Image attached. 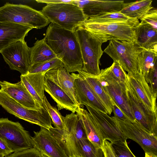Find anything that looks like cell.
Wrapping results in <instances>:
<instances>
[{"label":"cell","instance_id":"cell-1","mask_svg":"<svg viewBox=\"0 0 157 157\" xmlns=\"http://www.w3.org/2000/svg\"><path fill=\"white\" fill-rule=\"evenodd\" d=\"M44 38L68 72L82 71L83 63L79 44L74 32L51 23Z\"/></svg>","mask_w":157,"mask_h":157},{"label":"cell","instance_id":"cell-2","mask_svg":"<svg viewBox=\"0 0 157 157\" xmlns=\"http://www.w3.org/2000/svg\"><path fill=\"white\" fill-rule=\"evenodd\" d=\"M48 130L68 157H80L78 142L81 139L87 137L82 122L76 114L72 113L66 115L63 129L52 126Z\"/></svg>","mask_w":157,"mask_h":157},{"label":"cell","instance_id":"cell-3","mask_svg":"<svg viewBox=\"0 0 157 157\" xmlns=\"http://www.w3.org/2000/svg\"><path fill=\"white\" fill-rule=\"evenodd\" d=\"M74 33L78 39L83 62L82 71L89 75L98 76L100 73V59L104 51L101 45L104 43L91 33L81 27Z\"/></svg>","mask_w":157,"mask_h":157},{"label":"cell","instance_id":"cell-4","mask_svg":"<svg viewBox=\"0 0 157 157\" xmlns=\"http://www.w3.org/2000/svg\"><path fill=\"white\" fill-rule=\"evenodd\" d=\"M40 11L51 23L74 32L88 18L77 5L69 3L46 4Z\"/></svg>","mask_w":157,"mask_h":157},{"label":"cell","instance_id":"cell-5","mask_svg":"<svg viewBox=\"0 0 157 157\" xmlns=\"http://www.w3.org/2000/svg\"><path fill=\"white\" fill-rule=\"evenodd\" d=\"M144 49L135 41L112 40L104 51L113 62H118L128 74H134L139 71L141 54Z\"/></svg>","mask_w":157,"mask_h":157},{"label":"cell","instance_id":"cell-6","mask_svg":"<svg viewBox=\"0 0 157 157\" xmlns=\"http://www.w3.org/2000/svg\"><path fill=\"white\" fill-rule=\"evenodd\" d=\"M0 22H10L40 29L50 22L40 11L21 4L6 2L0 7Z\"/></svg>","mask_w":157,"mask_h":157},{"label":"cell","instance_id":"cell-7","mask_svg":"<svg viewBox=\"0 0 157 157\" xmlns=\"http://www.w3.org/2000/svg\"><path fill=\"white\" fill-rule=\"evenodd\" d=\"M136 25L128 22L98 23L86 20L79 27L90 32L105 43L112 40L135 41L134 27Z\"/></svg>","mask_w":157,"mask_h":157},{"label":"cell","instance_id":"cell-8","mask_svg":"<svg viewBox=\"0 0 157 157\" xmlns=\"http://www.w3.org/2000/svg\"><path fill=\"white\" fill-rule=\"evenodd\" d=\"M0 105L17 118L36 124L48 130L52 126L48 113L43 107L38 110L25 108L0 89Z\"/></svg>","mask_w":157,"mask_h":157},{"label":"cell","instance_id":"cell-9","mask_svg":"<svg viewBox=\"0 0 157 157\" xmlns=\"http://www.w3.org/2000/svg\"><path fill=\"white\" fill-rule=\"evenodd\" d=\"M0 138L14 152L34 148L33 137L19 122L0 118Z\"/></svg>","mask_w":157,"mask_h":157},{"label":"cell","instance_id":"cell-10","mask_svg":"<svg viewBox=\"0 0 157 157\" xmlns=\"http://www.w3.org/2000/svg\"><path fill=\"white\" fill-rule=\"evenodd\" d=\"M101 86L108 95L131 122L135 120L130 107L126 93V88L121 84L112 73L111 66L100 70L97 76Z\"/></svg>","mask_w":157,"mask_h":157},{"label":"cell","instance_id":"cell-11","mask_svg":"<svg viewBox=\"0 0 157 157\" xmlns=\"http://www.w3.org/2000/svg\"><path fill=\"white\" fill-rule=\"evenodd\" d=\"M0 52L11 69L18 71L22 75L29 73L31 66L30 51L25 40L12 43Z\"/></svg>","mask_w":157,"mask_h":157},{"label":"cell","instance_id":"cell-12","mask_svg":"<svg viewBox=\"0 0 157 157\" xmlns=\"http://www.w3.org/2000/svg\"><path fill=\"white\" fill-rule=\"evenodd\" d=\"M123 134L138 143L145 153L157 155V137L151 135L136 120L123 121L114 117Z\"/></svg>","mask_w":157,"mask_h":157},{"label":"cell","instance_id":"cell-13","mask_svg":"<svg viewBox=\"0 0 157 157\" xmlns=\"http://www.w3.org/2000/svg\"><path fill=\"white\" fill-rule=\"evenodd\" d=\"M126 93L135 119L150 133L157 137V114L148 110L129 83Z\"/></svg>","mask_w":157,"mask_h":157},{"label":"cell","instance_id":"cell-14","mask_svg":"<svg viewBox=\"0 0 157 157\" xmlns=\"http://www.w3.org/2000/svg\"><path fill=\"white\" fill-rule=\"evenodd\" d=\"M92 117L97 129L104 140L111 142L117 140L125 142L127 138L123 134L114 117L85 105Z\"/></svg>","mask_w":157,"mask_h":157},{"label":"cell","instance_id":"cell-15","mask_svg":"<svg viewBox=\"0 0 157 157\" xmlns=\"http://www.w3.org/2000/svg\"><path fill=\"white\" fill-rule=\"evenodd\" d=\"M88 18L104 13L119 12L126 5L123 1L74 0Z\"/></svg>","mask_w":157,"mask_h":157},{"label":"cell","instance_id":"cell-16","mask_svg":"<svg viewBox=\"0 0 157 157\" xmlns=\"http://www.w3.org/2000/svg\"><path fill=\"white\" fill-rule=\"evenodd\" d=\"M129 84L146 108L157 113L156 97L154 94L142 73L128 74Z\"/></svg>","mask_w":157,"mask_h":157},{"label":"cell","instance_id":"cell-17","mask_svg":"<svg viewBox=\"0 0 157 157\" xmlns=\"http://www.w3.org/2000/svg\"><path fill=\"white\" fill-rule=\"evenodd\" d=\"M34 148L42 154L48 157H68L48 130L40 127L39 131H34Z\"/></svg>","mask_w":157,"mask_h":157},{"label":"cell","instance_id":"cell-18","mask_svg":"<svg viewBox=\"0 0 157 157\" xmlns=\"http://www.w3.org/2000/svg\"><path fill=\"white\" fill-rule=\"evenodd\" d=\"M0 86L5 93L26 108L38 110L43 107L33 98L21 80L12 83L0 80Z\"/></svg>","mask_w":157,"mask_h":157},{"label":"cell","instance_id":"cell-19","mask_svg":"<svg viewBox=\"0 0 157 157\" xmlns=\"http://www.w3.org/2000/svg\"><path fill=\"white\" fill-rule=\"evenodd\" d=\"M74 85L76 99L80 106L82 105H88L107 114L106 109L92 88L80 75L79 77L75 80Z\"/></svg>","mask_w":157,"mask_h":157},{"label":"cell","instance_id":"cell-20","mask_svg":"<svg viewBox=\"0 0 157 157\" xmlns=\"http://www.w3.org/2000/svg\"><path fill=\"white\" fill-rule=\"evenodd\" d=\"M45 77L56 84L76 103L79 105L74 85L75 80L79 77V74L72 73L71 74L63 67H62L48 71L45 74Z\"/></svg>","mask_w":157,"mask_h":157},{"label":"cell","instance_id":"cell-21","mask_svg":"<svg viewBox=\"0 0 157 157\" xmlns=\"http://www.w3.org/2000/svg\"><path fill=\"white\" fill-rule=\"evenodd\" d=\"M32 29L13 23L0 22V52L12 43L24 40Z\"/></svg>","mask_w":157,"mask_h":157},{"label":"cell","instance_id":"cell-22","mask_svg":"<svg viewBox=\"0 0 157 157\" xmlns=\"http://www.w3.org/2000/svg\"><path fill=\"white\" fill-rule=\"evenodd\" d=\"M135 42L144 49L157 54V30L142 22L134 27Z\"/></svg>","mask_w":157,"mask_h":157},{"label":"cell","instance_id":"cell-23","mask_svg":"<svg viewBox=\"0 0 157 157\" xmlns=\"http://www.w3.org/2000/svg\"><path fill=\"white\" fill-rule=\"evenodd\" d=\"M47 71L28 73L21 75V80L29 93L40 105L42 106L43 99L45 96V75Z\"/></svg>","mask_w":157,"mask_h":157},{"label":"cell","instance_id":"cell-24","mask_svg":"<svg viewBox=\"0 0 157 157\" xmlns=\"http://www.w3.org/2000/svg\"><path fill=\"white\" fill-rule=\"evenodd\" d=\"M44 91L56 102L58 110L65 109L75 113L80 106L76 103L62 89L45 77Z\"/></svg>","mask_w":157,"mask_h":157},{"label":"cell","instance_id":"cell-25","mask_svg":"<svg viewBox=\"0 0 157 157\" xmlns=\"http://www.w3.org/2000/svg\"><path fill=\"white\" fill-rule=\"evenodd\" d=\"M75 112L82 122L87 139L96 148L103 149L104 140L90 114L81 106L78 107Z\"/></svg>","mask_w":157,"mask_h":157},{"label":"cell","instance_id":"cell-26","mask_svg":"<svg viewBox=\"0 0 157 157\" xmlns=\"http://www.w3.org/2000/svg\"><path fill=\"white\" fill-rule=\"evenodd\" d=\"M92 88L106 109L109 115L112 112L113 105L115 102L108 95L101 86L97 76L87 74L81 71L78 72Z\"/></svg>","mask_w":157,"mask_h":157},{"label":"cell","instance_id":"cell-27","mask_svg":"<svg viewBox=\"0 0 157 157\" xmlns=\"http://www.w3.org/2000/svg\"><path fill=\"white\" fill-rule=\"evenodd\" d=\"M30 49V66L57 58L56 55L47 44L44 38L37 40Z\"/></svg>","mask_w":157,"mask_h":157},{"label":"cell","instance_id":"cell-28","mask_svg":"<svg viewBox=\"0 0 157 157\" xmlns=\"http://www.w3.org/2000/svg\"><path fill=\"white\" fill-rule=\"evenodd\" d=\"M152 2L150 0H142L126 3L120 12L129 17L140 19L154 8Z\"/></svg>","mask_w":157,"mask_h":157},{"label":"cell","instance_id":"cell-29","mask_svg":"<svg viewBox=\"0 0 157 157\" xmlns=\"http://www.w3.org/2000/svg\"><path fill=\"white\" fill-rule=\"evenodd\" d=\"M86 21L94 23H105L115 22H128L137 25L138 19L129 17L120 12L104 13L89 18Z\"/></svg>","mask_w":157,"mask_h":157},{"label":"cell","instance_id":"cell-30","mask_svg":"<svg viewBox=\"0 0 157 157\" xmlns=\"http://www.w3.org/2000/svg\"><path fill=\"white\" fill-rule=\"evenodd\" d=\"M77 144L80 157H105L103 149L96 148L87 138L80 140Z\"/></svg>","mask_w":157,"mask_h":157},{"label":"cell","instance_id":"cell-31","mask_svg":"<svg viewBox=\"0 0 157 157\" xmlns=\"http://www.w3.org/2000/svg\"><path fill=\"white\" fill-rule=\"evenodd\" d=\"M156 59L157 54L152 51L144 49L141 53L139 71L142 73L147 83L150 70L154 66Z\"/></svg>","mask_w":157,"mask_h":157},{"label":"cell","instance_id":"cell-32","mask_svg":"<svg viewBox=\"0 0 157 157\" xmlns=\"http://www.w3.org/2000/svg\"><path fill=\"white\" fill-rule=\"evenodd\" d=\"M42 106L48 113L55 128L60 129H63L65 117L61 114L56 107L50 104L45 95L43 98Z\"/></svg>","mask_w":157,"mask_h":157},{"label":"cell","instance_id":"cell-33","mask_svg":"<svg viewBox=\"0 0 157 157\" xmlns=\"http://www.w3.org/2000/svg\"><path fill=\"white\" fill-rule=\"evenodd\" d=\"M62 67H63L62 61L57 58L30 66L28 73L47 71L50 70Z\"/></svg>","mask_w":157,"mask_h":157},{"label":"cell","instance_id":"cell-34","mask_svg":"<svg viewBox=\"0 0 157 157\" xmlns=\"http://www.w3.org/2000/svg\"><path fill=\"white\" fill-rule=\"evenodd\" d=\"M110 143L116 157H136L129 149L126 141L117 140Z\"/></svg>","mask_w":157,"mask_h":157},{"label":"cell","instance_id":"cell-35","mask_svg":"<svg viewBox=\"0 0 157 157\" xmlns=\"http://www.w3.org/2000/svg\"><path fill=\"white\" fill-rule=\"evenodd\" d=\"M111 66L113 75L119 82L126 88L129 83L127 74L117 61L113 62Z\"/></svg>","mask_w":157,"mask_h":157},{"label":"cell","instance_id":"cell-36","mask_svg":"<svg viewBox=\"0 0 157 157\" xmlns=\"http://www.w3.org/2000/svg\"><path fill=\"white\" fill-rule=\"evenodd\" d=\"M148 83L154 94L157 95V59L155 61L153 67L149 71L148 76Z\"/></svg>","mask_w":157,"mask_h":157},{"label":"cell","instance_id":"cell-37","mask_svg":"<svg viewBox=\"0 0 157 157\" xmlns=\"http://www.w3.org/2000/svg\"><path fill=\"white\" fill-rule=\"evenodd\" d=\"M141 22L148 23L157 30V9L153 8L140 19Z\"/></svg>","mask_w":157,"mask_h":157},{"label":"cell","instance_id":"cell-38","mask_svg":"<svg viewBox=\"0 0 157 157\" xmlns=\"http://www.w3.org/2000/svg\"><path fill=\"white\" fill-rule=\"evenodd\" d=\"M42 154L35 148L14 152L5 157H41Z\"/></svg>","mask_w":157,"mask_h":157},{"label":"cell","instance_id":"cell-39","mask_svg":"<svg viewBox=\"0 0 157 157\" xmlns=\"http://www.w3.org/2000/svg\"><path fill=\"white\" fill-rule=\"evenodd\" d=\"M114 117L123 121H128L131 122L130 119L124 114L121 110L115 103L113 104L112 107Z\"/></svg>","mask_w":157,"mask_h":157},{"label":"cell","instance_id":"cell-40","mask_svg":"<svg viewBox=\"0 0 157 157\" xmlns=\"http://www.w3.org/2000/svg\"><path fill=\"white\" fill-rule=\"evenodd\" d=\"M103 149L105 157H116L110 142L104 140Z\"/></svg>","mask_w":157,"mask_h":157},{"label":"cell","instance_id":"cell-41","mask_svg":"<svg viewBox=\"0 0 157 157\" xmlns=\"http://www.w3.org/2000/svg\"><path fill=\"white\" fill-rule=\"evenodd\" d=\"M0 151L5 157L14 152L8 146L6 142L0 138Z\"/></svg>","mask_w":157,"mask_h":157},{"label":"cell","instance_id":"cell-42","mask_svg":"<svg viewBox=\"0 0 157 157\" xmlns=\"http://www.w3.org/2000/svg\"><path fill=\"white\" fill-rule=\"evenodd\" d=\"M36 1L38 3H74V0H37Z\"/></svg>","mask_w":157,"mask_h":157},{"label":"cell","instance_id":"cell-43","mask_svg":"<svg viewBox=\"0 0 157 157\" xmlns=\"http://www.w3.org/2000/svg\"><path fill=\"white\" fill-rule=\"evenodd\" d=\"M145 157H157V155L152 153H145Z\"/></svg>","mask_w":157,"mask_h":157},{"label":"cell","instance_id":"cell-44","mask_svg":"<svg viewBox=\"0 0 157 157\" xmlns=\"http://www.w3.org/2000/svg\"><path fill=\"white\" fill-rule=\"evenodd\" d=\"M4 157L3 154L0 151V157Z\"/></svg>","mask_w":157,"mask_h":157},{"label":"cell","instance_id":"cell-45","mask_svg":"<svg viewBox=\"0 0 157 157\" xmlns=\"http://www.w3.org/2000/svg\"><path fill=\"white\" fill-rule=\"evenodd\" d=\"M41 157H48L44 155L43 154Z\"/></svg>","mask_w":157,"mask_h":157}]
</instances>
